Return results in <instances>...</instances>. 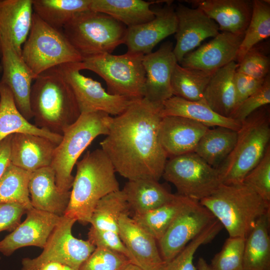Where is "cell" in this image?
Returning a JSON list of instances; mask_svg holds the SVG:
<instances>
[{"label": "cell", "mask_w": 270, "mask_h": 270, "mask_svg": "<svg viewBox=\"0 0 270 270\" xmlns=\"http://www.w3.org/2000/svg\"><path fill=\"white\" fill-rule=\"evenodd\" d=\"M118 234L137 264L143 270H162L165 262L160 256L157 241L130 218L129 214L120 216Z\"/></svg>", "instance_id": "cell-22"}, {"label": "cell", "mask_w": 270, "mask_h": 270, "mask_svg": "<svg viewBox=\"0 0 270 270\" xmlns=\"http://www.w3.org/2000/svg\"><path fill=\"white\" fill-rule=\"evenodd\" d=\"M173 50V44L168 41L155 52L144 56L142 64L146 72L144 98L150 102L162 104L173 96L171 77L178 63Z\"/></svg>", "instance_id": "cell-16"}, {"label": "cell", "mask_w": 270, "mask_h": 270, "mask_svg": "<svg viewBox=\"0 0 270 270\" xmlns=\"http://www.w3.org/2000/svg\"><path fill=\"white\" fill-rule=\"evenodd\" d=\"M57 145L48 138L37 135L12 134L10 162L31 172L50 166Z\"/></svg>", "instance_id": "cell-24"}, {"label": "cell", "mask_w": 270, "mask_h": 270, "mask_svg": "<svg viewBox=\"0 0 270 270\" xmlns=\"http://www.w3.org/2000/svg\"><path fill=\"white\" fill-rule=\"evenodd\" d=\"M175 12L178 26L173 52L180 64L186 54L206 38L215 37L220 30L216 23L200 8H190L180 3L175 6Z\"/></svg>", "instance_id": "cell-14"}, {"label": "cell", "mask_w": 270, "mask_h": 270, "mask_svg": "<svg viewBox=\"0 0 270 270\" xmlns=\"http://www.w3.org/2000/svg\"><path fill=\"white\" fill-rule=\"evenodd\" d=\"M197 270H212L210 264L202 258L198 260L196 266Z\"/></svg>", "instance_id": "cell-50"}, {"label": "cell", "mask_w": 270, "mask_h": 270, "mask_svg": "<svg viewBox=\"0 0 270 270\" xmlns=\"http://www.w3.org/2000/svg\"><path fill=\"white\" fill-rule=\"evenodd\" d=\"M63 270H76L68 266L64 265Z\"/></svg>", "instance_id": "cell-52"}, {"label": "cell", "mask_w": 270, "mask_h": 270, "mask_svg": "<svg viewBox=\"0 0 270 270\" xmlns=\"http://www.w3.org/2000/svg\"><path fill=\"white\" fill-rule=\"evenodd\" d=\"M264 80L256 79L236 72L234 78L236 94V108L248 96L257 91L262 86Z\"/></svg>", "instance_id": "cell-47"}, {"label": "cell", "mask_w": 270, "mask_h": 270, "mask_svg": "<svg viewBox=\"0 0 270 270\" xmlns=\"http://www.w3.org/2000/svg\"><path fill=\"white\" fill-rule=\"evenodd\" d=\"M2 68L1 64L0 63V77L1 76L2 74Z\"/></svg>", "instance_id": "cell-53"}, {"label": "cell", "mask_w": 270, "mask_h": 270, "mask_svg": "<svg viewBox=\"0 0 270 270\" xmlns=\"http://www.w3.org/2000/svg\"><path fill=\"white\" fill-rule=\"evenodd\" d=\"M200 202L220 222L229 236L232 237L246 238L258 219L270 212V203L244 183L221 184Z\"/></svg>", "instance_id": "cell-4"}, {"label": "cell", "mask_w": 270, "mask_h": 270, "mask_svg": "<svg viewBox=\"0 0 270 270\" xmlns=\"http://www.w3.org/2000/svg\"><path fill=\"white\" fill-rule=\"evenodd\" d=\"M127 28L107 14L90 10L75 16L62 30L83 60L112 54L124 44Z\"/></svg>", "instance_id": "cell-7"}, {"label": "cell", "mask_w": 270, "mask_h": 270, "mask_svg": "<svg viewBox=\"0 0 270 270\" xmlns=\"http://www.w3.org/2000/svg\"><path fill=\"white\" fill-rule=\"evenodd\" d=\"M28 210L20 204L0 202V232H12L20 224L22 216Z\"/></svg>", "instance_id": "cell-46"}, {"label": "cell", "mask_w": 270, "mask_h": 270, "mask_svg": "<svg viewBox=\"0 0 270 270\" xmlns=\"http://www.w3.org/2000/svg\"><path fill=\"white\" fill-rule=\"evenodd\" d=\"M88 240L96 248H105L120 253L126 256L132 264L138 265L118 233L98 230L91 226L88 232Z\"/></svg>", "instance_id": "cell-45"}, {"label": "cell", "mask_w": 270, "mask_h": 270, "mask_svg": "<svg viewBox=\"0 0 270 270\" xmlns=\"http://www.w3.org/2000/svg\"><path fill=\"white\" fill-rule=\"evenodd\" d=\"M166 0H92L90 10L107 14L127 28L150 21L154 13L150 6Z\"/></svg>", "instance_id": "cell-30"}, {"label": "cell", "mask_w": 270, "mask_h": 270, "mask_svg": "<svg viewBox=\"0 0 270 270\" xmlns=\"http://www.w3.org/2000/svg\"><path fill=\"white\" fill-rule=\"evenodd\" d=\"M28 190L34 208L64 216L68 205L70 190L62 192L56 182L55 173L50 166L32 172Z\"/></svg>", "instance_id": "cell-25"}, {"label": "cell", "mask_w": 270, "mask_h": 270, "mask_svg": "<svg viewBox=\"0 0 270 270\" xmlns=\"http://www.w3.org/2000/svg\"><path fill=\"white\" fill-rule=\"evenodd\" d=\"M28 134L48 138L56 144L62 140V135L50 132L32 124L18 109L8 88L0 83V142L6 136L16 134Z\"/></svg>", "instance_id": "cell-28"}, {"label": "cell", "mask_w": 270, "mask_h": 270, "mask_svg": "<svg viewBox=\"0 0 270 270\" xmlns=\"http://www.w3.org/2000/svg\"><path fill=\"white\" fill-rule=\"evenodd\" d=\"M64 265L56 262L47 263L36 270H63Z\"/></svg>", "instance_id": "cell-49"}, {"label": "cell", "mask_w": 270, "mask_h": 270, "mask_svg": "<svg viewBox=\"0 0 270 270\" xmlns=\"http://www.w3.org/2000/svg\"><path fill=\"white\" fill-rule=\"evenodd\" d=\"M270 104V75L265 78L262 86L244 100L234 110L230 118L242 123L260 108Z\"/></svg>", "instance_id": "cell-44"}, {"label": "cell", "mask_w": 270, "mask_h": 270, "mask_svg": "<svg viewBox=\"0 0 270 270\" xmlns=\"http://www.w3.org/2000/svg\"><path fill=\"white\" fill-rule=\"evenodd\" d=\"M76 164V172L64 216L86 224L98 201L120 190V184L114 166L102 148L88 151Z\"/></svg>", "instance_id": "cell-2"}, {"label": "cell", "mask_w": 270, "mask_h": 270, "mask_svg": "<svg viewBox=\"0 0 270 270\" xmlns=\"http://www.w3.org/2000/svg\"><path fill=\"white\" fill-rule=\"evenodd\" d=\"M270 36V0H252L251 18L239 48L236 58L240 62L252 48Z\"/></svg>", "instance_id": "cell-38"}, {"label": "cell", "mask_w": 270, "mask_h": 270, "mask_svg": "<svg viewBox=\"0 0 270 270\" xmlns=\"http://www.w3.org/2000/svg\"><path fill=\"white\" fill-rule=\"evenodd\" d=\"M32 0H0V58L4 48L22 54L32 19Z\"/></svg>", "instance_id": "cell-20"}, {"label": "cell", "mask_w": 270, "mask_h": 270, "mask_svg": "<svg viewBox=\"0 0 270 270\" xmlns=\"http://www.w3.org/2000/svg\"><path fill=\"white\" fill-rule=\"evenodd\" d=\"M188 2L204 11L218 26L219 30L244 34L252 12V0H192Z\"/></svg>", "instance_id": "cell-23"}, {"label": "cell", "mask_w": 270, "mask_h": 270, "mask_svg": "<svg viewBox=\"0 0 270 270\" xmlns=\"http://www.w3.org/2000/svg\"><path fill=\"white\" fill-rule=\"evenodd\" d=\"M92 0H32L33 12L50 26L62 30L77 14L90 10Z\"/></svg>", "instance_id": "cell-34"}, {"label": "cell", "mask_w": 270, "mask_h": 270, "mask_svg": "<svg viewBox=\"0 0 270 270\" xmlns=\"http://www.w3.org/2000/svg\"><path fill=\"white\" fill-rule=\"evenodd\" d=\"M242 183L270 203V144L260 161L247 174Z\"/></svg>", "instance_id": "cell-41"}, {"label": "cell", "mask_w": 270, "mask_h": 270, "mask_svg": "<svg viewBox=\"0 0 270 270\" xmlns=\"http://www.w3.org/2000/svg\"><path fill=\"white\" fill-rule=\"evenodd\" d=\"M112 118L100 111L82 114L64 130L62 140L54 150L50 165L55 173L56 186L60 191H70L74 179L72 172L78 158L97 136L107 135Z\"/></svg>", "instance_id": "cell-6"}, {"label": "cell", "mask_w": 270, "mask_h": 270, "mask_svg": "<svg viewBox=\"0 0 270 270\" xmlns=\"http://www.w3.org/2000/svg\"><path fill=\"white\" fill-rule=\"evenodd\" d=\"M264 47L258 44L250 49L237 65L236 72L258 80L270 74V59Z\"/></svg>", "instance_id": "cell-42"}, {"label": "cell", "mask_w": 270, "mask_h": 270, "mask_svg": "<svg viewBox=\"0 0 270 270\" xmlns=\"http://www.w3.org/2000/svg\"><path fill=\"white\" fill-rule=\"evenodd\" d=\"M162 104L143 98L112 118L101 148L116 172L128 180L162 177L167 156L159 139Z\"/></svg>", "instance_id": "cell-1"}, {"label": "cell", "mask_w": 270, "mask_h": 270, "mask_svg": "<svg viewBox=\"0 0 270 270\" xmlns=\"http://www.w3.org/2000/svg\"><path fill=\"white\" fill-rule=\"evenodd\" d=\"M30 104L36 126L60 135L80 115L73 92L58 66L36 78Z\"/></svg>", "instance_id": "cell-3"}, {"label": "cell", "mask_w": 270, "mask_h": 270, "mask_svg": "<svg viewBox=\"0 0 270 270\" xmlns=\"http://www.w3.org/2000/svg\"><path fill=\"white\" fill-rule=\"evenodd\" d=\"M76 220L62 216L38 256L24 258L22 270H36L43 265L56 262L78 270L96 247L88 240L75 238L72 230Z\"/></svg>", "instance_id": "cell-11"}, {"label": "cell", "mask_w": 270, "mask_h": 270, "mask_svg": "<svg viewBox=\"0 0 270 270\" xmlns=\"http://www.w3.org/2000/svg\"><path fill=\"white\" fill-rule=\"evenodd\" d=\"M122 270H143L138 265L130 263L126 266Z\"/></svg>", "instance_id": "cell-51"}, {"label": "cell", "mask_w": 270, "mask_h": 270, "mask_svg": "<svg viewBox=\"0 0 270 270\" xmlns=\"http://www.w3.org/2000/svg\"><path fill=\"white\" fill-rule=\"evenodd\" d=\"M270 212L256 221L245 240L242 270H270Z\"/></svg>", "instance_id": "cell-31"}, {"label": "cell", "mask_w": 270, "mask_h": 270, "mask_svg": "<svg viewBox=\"0 0 270 270\" xmlns=\"http://www.w3.org/2000/svg\"><path fill=\"white\" fill-rule=\"evenodd\" d=\"M144 56L128 52L120 55L104 54L84 59L78 66L80 70H89L100 76L107 85L108 94L134 101L144 97Z\"/></svg>", "instance_id": "cell-8"}, {"label": "cell", "mask_w": 270, "mask_h": 270, "mask_svg": "<svg viewBox=\"0 0 270 270\" xmlns=\"http://www.w3.org/2000/svg\"><path fill=\"white\" fill-rule=\"evenodd\" d=\"M31 174L10 163L0 178V202L20 204L28 210L32 208L28 190Z\"/></svg>", "instance_id": "cell-37"}, {"label": "cell", "mask_w": 270, "mask_h": 270, "mask_svg": "<svg viewBox=\"0 0 270 270\" xmlns=\"http://www.w3.org/2000/svg\"><path fill=\"white\" fill-rule=\"evenodd\" d=\"M12 134L0 142V178L10 162L11 142Z\"/></svg>", "instance_id": "cell-48"}, {"label": "cell", "mask_w": 270, "mask_h": 270, "mask_svg": "<svg viewBox=\"0 0 270 270\" xmlns=\"http://www.w3.org/2000/svg\"><path fill=\"white\" fill-rule=\"evenodd\" d=\"M238 64L233 61L214 72L204 94L203 100L214 112L230 118L236 107L234 78Z\"/></svg>", "instance_id": "cell-26"}, {"label": "cell", "mask_w": 270, "mask_h": 270, "mask_svg": "<svg viewBox=\"0 0 270 270\" xmlns=\"http://www.w3.org/2000/svg\"><path fill=\"white\" fill-rule=\"evenodd\" d=\"M21 55L35 78L50 68L82 60L62 30L50 26L34 12Z\"/></svg>", "instance_id": "cell-9"}, {"label": "cell", "mask_w": 270, "mask_h": 270, "mask_svg": "<svg viewBox=\"0 0 270 270\" xmlns=\"http://www.w3.org/2000/svg\"><path fill=\"white\" fill-rule=\"evenodd\" d=\"M0 60L2 71L0 83L8 88L18 109L29 121L33 118L30 96L32 81L36 78L22 55L12 48H4Z\"/></svg>", "instance_id": "cell-19"}, {"label": "cell", "mask_w": 270, "mask_h": 270, "mask_svg": "<svg viewBox=\"0 0 270 270\" xmlns=\"http://www.w3.org/2000/svg\"><path fill=\"white\" fill-rule=\"evenodd\" d=\"M162 116L186 118L208 128L222 126L238 131L241 126L238 121L214 112L204 100L190 101L174 96L162 103Z\"/></svg>", "instance_id": "cell-27"}, {"label": "cell", "mask_w": 270, "mask_h": 270, "mask_svg": "<svg viewBox=\"0 0 270 270\" xmlns=\"http://www.w3.org/2000/svg\"><path fill=\"white\" fill-rule=\"evenodd\" d=\"M172 3L168 0L162 7L152 9L154 18L150 21L127 28L124 44L128 52L148 54L158 43L176 33L178 20Z\"/></svg>", "instance_id": "cell-15"}, {"label": "cell", "mask_w": 270, "mask_h": 270, "mask_svg": "<svg viewBox=\"0 0 270 270\" xmlns=\"http://www.w3.org/2000/svg\"><path fill=\"white\" fill-rule=\"evenodd\" d=\"M25 220L0 240V252L10 256L16 250L28 246L43 248L62 216L34 208L28 210Z\"/></svg>", "instance_id": "cell-17"}, {"label": "cell", "mask_w": 270, "mask_h": 270, "mask_svg": "<svg viewBox=\"0 0 270 270\" xmlns=\"http://www.w3.org/2000/svg\"><path fill=\"white\" fill-rule=\"evenodd\" d=\"M162 177L174 185L178 194L198 202L221 184L218 170L194 152L166 160Z\"/></svg>", "instance_id": "cell-10"}, {"label": "cell", "mask_w": 270, "mask_h": 270, "mask_svg": "<svg viewBox=\"0 0 270 270\" xmlns=\"http://www.w3.org/2000/svg\"><path fill=\"white\" fill-rule=\"evenodd\" d=\"M122 190L134 215L152 210L171 200L175 196L158 180L152 179L128 180Z\"/></svg>", "instance_id": "cell-29"}, {"label": "cell", "mask_w": 270, "mask_h": 270, "mask_svg": "<svg viewBox=\"0 0 270 270\" xmlns=\"http://www.w3.org/2000/svg\"><path fill=\"white\" fill-rule=\"evenodd\" d=\"M238 131L216 126L209 128L198 143L194 152L212 166L217 168L233 150Z\"/></svg>", "instance_id": "cell-33"}, {"label": "cell", "mask_w": 270, "mask_h": 270, "mask_svg": "<svg viewBox=\"0 0 270 270\" xmlns=\"http://www.w3.org/2000/svg\"><path fill=\"white\" fill-rule=\"evenodd\" d=\"M130 263L126 256L120 253L96 248L78 270H122Z\"/></svg>", "instance_id": "cell-43"}, {"label": "cell", "mask_w": 270, "mask_h": 270, "mask_svg": "<svg viewBox=\"0 0 270 270\" xmlns=\"http://www.w3.org/2000/svg\"><path fill=\"white\" fill-rule=\"evenodd\" d=\"M212 73L184 68L177 63L171 77L173 96L190 101L203 100L204 90Z\"/></svg>", "instance_id": "cell-35"}, {"label": "cell", "mask_w": 270, "mask_h": 270, "mask_svg": "<svg viewBox=\"0 0 270 270\" xmlns=\"http://www.w3.org/2000/svg\"><path fill=\"white\" fill-rule=\"evenodd\" d=\"M130 208L122 190L110 193L96 204L90 224L98 230L118 234V221L123 214H129Z\"/></svg>", "instance_id": "cell-36"}, {"label": "cell", "mask_w": 270, "mask_h": 270, "mask_svg": "<svg viewBox=\"0 0 270 270\" xmlns=\"http://www.w3.org/2000/svg\"><path fill=\"white\" fill-rule=\"evenodd\" d=\"M58 66L73 92L80 114L100 111L116 116L132 102L125 97L108 94L100 83L80 73L78 62Z\"/></svg>", "instance_id": "cell-12"}, {"label": "cell", "mask_w": 270, "mask_h": 270, "mask_svg": "<svg viewBox=\"0 0 270 270\" xmlns=\"http://www.w3.org/2000/svg\"><path fill=\"white\" fill-rule=\"evenodd\" d=\"M245 238L229 236L211 260L212 270H242Z\"/></svg>", "instance_id": "cell-40"}, {"label": "cell", "mask_w": 270, "mask_h": 270, "mask_svg": "<svg viewBox=\"0 0 270 270\" xmlns=\"http://www.w3.org/2000/svg\"><path fill=\"white\" fill-rule=\"evenodd\" d=\"M194 201L196 200L175 194L168 202L148 212L134 215L132 218L158 242Z\"/></svg>", "instance_id": "cell-32"}, {"label": "cell", "mask_w": 270, "mask_h": 270, "mask_svg": "<svg viewBox=\"0 0 270 270\" xmlns=\"http://www.w3.org/2000/svg\"><path fill=\"white\" fill-rule=\"evenodd\" d=\"M216 220L200 202L194 201L158 241L160 253L165 264L174 258Z\"/></svg>", "instance_id": "cell-13"}, {"label": "cell", "mask_w": 270, "mask_h": 270, "mask_svg": "<svg viewBox=\"0 0 270 270\" xmlns=\"http://www.w3.org/2000/svg\"><path fill=\"white\" fill-rule=\"evenodd\" d=\"M244 34L219 33L208 43L186 54L180 64L184 68L214 72L236 60Z\"/></svg>", "instance_id": "cell-18"}, {"label": "cell", "mask_w": 270, "mask_h": 270, "mask_svg": "<svg viewBox=\"0 0 270 270\" xmlns=\"http://www.w3.org/2000/svg\"><path fill=\"white\" fill-rule=\"evenodd\" d=\"M269 105L258 109L241 123L235 146L216 168L221 184H242L262 158L270 144Z\"/></svg>", "instance_id": "cell-5"}, {"label": "cell", "mask_w": 270, "mask_h": 270, "mask_svg": "<svg viewBox=\"0 0 270 270\" xmlns=\"http://www.w3.org/2000/svg\"><path fill=\"white\" fill-rule=\"evenodd\" d=\"M223 228L216 220L198 236L191 240L162 270H197L194 264V254L199 247L212 241Z\"/></svg>", "instance_id": "cell-39"}, {"label": "cell", "mask_w": 270, "mask_h": 270, "mask_svg": "<svg viewBox=\"0 0 270 270\" xmlns=\"http://www.w3.org/2000/svg\"><path fill=\"white\" fill-rule=\"evenodd\" d=\"M209 128L186 118L163 116L159 128L160 142L168 157L194 152Z\"/></svg>", "instance_id": "cell-21"}]
</instances>
